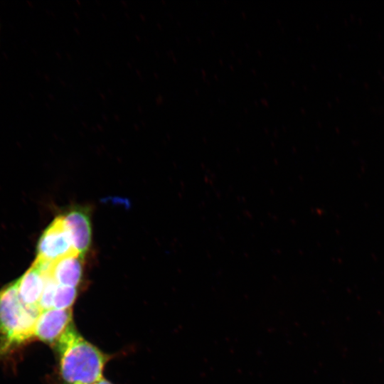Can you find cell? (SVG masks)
I'll list each match as a JSON object with an SVG mask.
<instances>
[{"label": "cell", "mask_w": 384, "mask_h": 384, "mask_svg": "<svg viewBox=\"0 0 384 384\" xmlns=\"http://www.w3.org/2000/svg\"><path fill=\"white\" fill-rule=\"evenodd\" d=\"M46 275L42 267L34 262L32 267L16 281L18 296L23 304L38 306L45 285Z\"/></svg>", "instance_id": "obj_7"}, {"label": "cell", "mask_w": 384, "mask_h": 384, "mask_svg": "<svg viewBox=\"0 0 384 384\" xmlns=\"http://www.w3.org/2000/svg\"><path fill=\"white\" fill-rule=\"evenodd\" d=\"M57 285L56 282L50 276L46 275L44 288L38 303V307L41 311L53 308Z\"/></svg>", "instance_id": "obj_9"}, {"label": "cell", "mask_w": 384, "mask_h": 384, "mask_svg": "<svg viewBox=\"0 0 384 384\" xmlns=\"http://www.w3.org/2000/svg\"><path fill=\"white\" fill-rule=\"evenodd\" d=\"M76 297V287L58 284L53 299V308L58 309H70Z\"/></svg>", "instance_id": "obj_8"}, {"label": "cell", "mask_w": 384, "mask_h": 384, "mask_svg": "<svg viewBox=\"0 0 384 384\" xmlns=\"http://www.w3.org/2000/svg\"><path fill=\"white\" fill-rule=\"evenodd\" d=\"M37 251L36 260L47 262L78 253L62 215L55 218L44 230L38 241Z\"/></svg>", "instance_id": "obj_3"}, {"label": "cell", "mask_w": 384, "mask_h": 384, "mask_svg": "<svg viewBox=\"0 0 384 384\" xmlns=\"http://www.w3.org/2000/svg\"><path fill=\"white\" fill-rule=\"evenodd\" d=\"M64 384H93L103 378L109 357L85 339L72 322L56 341Z\"/></svg>", "instance_id": "obj_1"}, {"label": "cell", "mask_w": 384, "mask_h": 384, "mask_svg": "<svg viewBox=\"0 0 384 384\" xmlns=\"http://www.w3.org/2000/svg\"><path fill=\"white\" fill-rule=\"evenodd\" d=\"M93 384H112V383H110L109 380H107V379L105 378H102V380L93 383Z\"/></svg>", "instance_id": "obj_10"}, {"label": "cell", "mask_w": 384, "mask_h": 384, "mask_svg": "<svg viewBox=\"0 0 384 384\" xmlns=\"http://www.w3.org/2000/svg\"><path fill=\"white\" fill-rule=\"evenodd\" d=\"M71 237L73 247L83 257L92 242L90 210L87 206H73L62 215Z\"/></svg>", "instance_id": "obj_4"}, {"label": "cell", "mask_w": 384, "mask_h": 384, "mask_svg": "<svg viewBox=\"0 0 384 384\" xmlns=\"http://www.w3.org/2000/svg\"><path fill=\"white\" fill-rule=\"evenodd\" d=\"M71 323V309L43 310L36 324L34 336L43 342L56 343Z\"/></svg>", "instance_id": "obj_5"}, {"label": "cell", "mask_w": 384, "mask_h": 384, "mask_svg": "<svg viewBox=\"0 0 384 384\" xmlns=\"http://www.w3.org/2000/svg\"><path fill=\"white\" fill-rule=\"evenodd\" d=\"M82 257L76 253L52 262L48 275L57 284L76 287L82 280Z\"/></svg>", "instance_id": "obj_6"}, {"label": "cell", "mask_w": 384, "mask_h": 384, "mask_svg": "<svg viewBox=\"0 0 384 384\" xmlns=\"http://www.w3.org/2000/svg\"><path fill=\"white\" fill-rule=\"evenodd\" d=\"M41 311L22 303L16 282L0 291V354L34 336Z\"/></svg>", "instance_id": "obj_2"}]
</instances>
